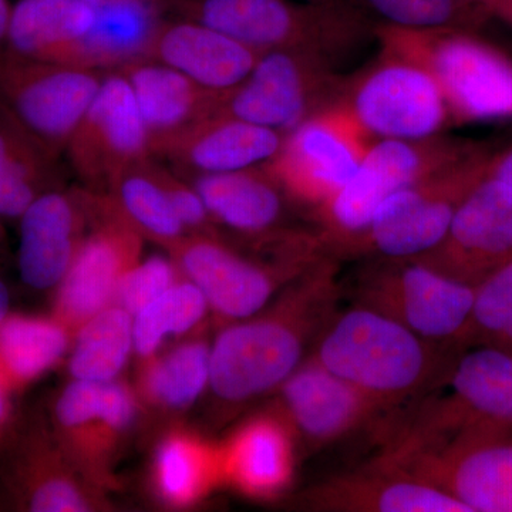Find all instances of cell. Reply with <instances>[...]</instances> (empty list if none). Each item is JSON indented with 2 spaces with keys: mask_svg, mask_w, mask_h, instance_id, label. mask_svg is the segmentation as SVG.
Masks as SVG:
<instances>
[{
  "mask_svg": "<svg viewBox=\"0 0 512 512\" xmlns=\"http://www.w3.org/2000/svg\"><path fill=\"white\" fill-rule=\"evenodd\" d=\"M338 264L322 256L266 308L225 323L211 343L208 392L222 407H241L274 393L311 355L338 312Z\"/></svg>",
  "mask_w": 512,
  "mask_h": 512,
  "instance_id": "6da1fadb",
  "label": "cell"
},
{
  "mask_svg": "<svg viewBox=\"0 0 512 512\" xmlns=\"http://www.w3.org/2000/svg\"><path fill=\"white\" fill-rule=\"evenodd\" d=\"M394 423L383 456L429 453L512 429V353L488 345L468 350L439 372Z\"/></svg>",
  "mask_w": 512,
  "mask_h": 512,
  "instance_id": "7a4b0ae2",
  "label": "cell"
},
{
  "mask_svg": "<svg viewBox=\"0 0 512 512\" xmlns=\"http://www.w3.org/2000/svg\"><path fill=\"white\" fill-rule=\"evenodd\" d=\"M436 343L390 316L355 303L336 312L311 356L387 412L409 404L443 365Z\"/></svg>",
  "mask_w": 512,
  "mask_h": 512,
  "instance_id": "3957f363",
  "label": "cell"
},
{
  "mask_svg": "<svg viewBox=\"0 0 512 512\" xmlns=\"http://www.w3.org/2000/svg\"><path fill=\"white\" fill-rule=\"evenodd\" d=\"M380 49L421 64L436 79L453 124L512 121V59L470 29L409 30L377 23Z\"/></svg>",
  "mask_w": 512,
  "mask_h": 512,
  "instance_id": "277c9868",
  "label": "cell"
},
{
  "mask_svg": "<svg viewBox=\"0 0 512 512\" xmlns=\"http://www.w3.org/2000/svg\"><path fill=\"white\" fill-rule=\"evenodd\" d=\"M184 19L234 37L258 52L308 50L338 60L370 28L365 13L346 0H177Z\"/></svg>",
  "mask_w": 512,
  "mask_h": 512,
  "instance_id": "5b68a950",
  "label": "cell"
},
{
  "mask_svg": "<svg viewBox=\"0 0 512 512\" xmlns=\"http://www.w3.org/2000/svg\"><path fill=\"white\" fill-rule=\"evenodd\" d=\"M476 147L443 136L373 141L348 183L315 211L323 247L348 254L384 200L456 163Z\"/></svg>",
  "mask_w": 512,
  "mask_h": 512,
  "instance_id": "8992f818",
  "label": "cell"
},
{
  "mask_svg": "<svg viewBox=\"0 0 512 512\" xmlns=\"http://www.w3.org/2000/svg\"><path fill=\"white\" fill-rule=\"evenodd\" d=\"M493 151L478 146L456 163L383 201L348 254L420 258L439 247L458 205L488 174Z\"/></svg>",
  "mask_w": 512,
  "mask_h": 512,
  "instance_id": "52a82bcc",
  "label": "cell"
},
{
  "mask_svg": "<svg viewBox=\"0 0 512 512\" xmlns=\"http://www.w3.org/2000/svg\"><path fill=\"white\" fill-rule=\"evenodd\" d=\"M167 252L184 278L200 289L210 311L225 323L261 312L289 282L322 258L305 252L258 258L242 254L222 235H187Z\"/></svg>",
  "mask_w": 512,
  "mask_h": 512,
  "instance_id": "ba28073f",
  "label": "cell"
},
{
  "mask_svg": "<svg viewBox=\"0 0 512 512\" xmlns=\"http://www.w3.org/2000/svg\"><path fill=\"white\" fill-rule=\"evenodd\" d=\"M355 296L421 338L447 343L466 336L474 286L420 259L376 258L357 276Z\"/></svg>",
  "mask_w": 512,
  "mask_h": 512,
  "instance_id": "9c48e42d",
  "label": "cell"
},
{
  "mask_svg": "<svg viewBox=\"0 0 512 512\" xmlns=\"http://www.w3.org/2000/svg\"><path fill=\"white\" fill-rule=\"evenodd\" d=\"M373 141L338 99L286 133L264 168L289 201L315 212L348 183Z\"/></svg>",
  "mask_w": 512,
  "mask_h": 512,
  "instance_id": "30bf717a",
  "label": "cell"
},
{
  "mask_svg": "<svg viewBox=\"0 0 512 512\" xmlns=\"http://www.w3.org/2000/svg\"><path fill=\"white\" fill-rule=\"evenodd\" d=\"M0 505L30 512L100 510L103 491L77 471L57 443L49 417L26 413L0 439Z\"/></svg>",
  "mask_w": 512,
  "mask_h": 512,
  "instance_id": "8fae6325",
  "label": "cell"
},
{
  "mask_svg": "<svg viewBox=\"0 0 512 512\" xmlns=\"http://www.w3.org/2000/svg\"><path fill=\"white\" fill-rule=\"evenodd\" d=\"M340 100L375 140H423L453 126L450 109L426 67L380 49L376 62L346 80Z\"/></svg>",
  "mask_w": 512,
  "mask_h": 512,
  "instance_id": "7c38bea8",
  "label": "cell"
},
{
  "mask_svg": "<svg viewBox=\"0 0 512 512\" xmlns=\"http://www.w3.org/2000/svg\"><path fill=\"white\" fill-rule=\"evenodd\" d=\"M106 73L0 52V109L60 160Z\"/></svg>",
  "mask_w": 512,
  "mask_h": 512,
  "instance_id": "4fadbf2b",
  "label": "cell"
},
{
  "mask_svg": "<svg viewBox=\"0 0 512 512\" xmlns=\"http://www.w3.org/2000/svg\"><path fill=\"white\" fill-rule=\"evenodd\" d=\"M345 83L328 56L308 50H268L259 55L244 82L222 94L217 113L286 134L340 99Z\"/></svg>",
  "mask_w": 512,
  "mask_h": 512,
  "instance_id": "5bb4252c",
  "label": "cell"
},
{
  "mask_svg": "<svg viewBox=\"0 0 512 512\" xmlns=\"http://www.w3.org/2000/svg\"><path fill=\"white\" fill-rule=\"evenodd\" d=\"M94 194L89 234L53 292L52 315L72 335L87 320L113 305L121 278L143 258L146 242L106 192Z\"/></svg>",
  "mask_w": 512,
  "mask_h": 512,
  "instance_id": "9a60e30c",
  "label": "cell"
},
{
  "mask_svg": "<svg viewBox=\"0 0 512 512\" xmlns=\"http://www.w3.org/2000/svg\"><path fill=\"white\" fill-rule=\"evenodd\" d=\"M64 157L84 188L104 192L130 165L153 157L150 136L126 77L104 74L89 109L73 131Z\"/></svg>",
  "mask_w": 512,
  "mask_h": 512,
  "instance_id": "2e32d148",
  "label": "cell"
},
{
  "mask_svg": "<svg viewBox=\"0 0 512 512\" xmlns=\"http://www.w3.org/2000/svg\"><path fill=\"white\" fill-rule=\"evenodd\" d=\"M511 258L512 187L488 173L458 205L439 247L414 259L474 286Z\"/></svg>",
  "mask_w": 512,
  "mask_h": 512,
  "instance_id": "e0dca14e",
  "label": "cell"
},
{
  "mask_svg": "<svg viewBox=\"0 0 512 512\" xmlns=\"http://www.w3.org/2000/svg\"><path fill=\"white\" fill-rule=\"evenodd\" d=\"M94 191L67 188L37 197L19 218L16 265L20 281L36 292H55L89 234Z\"/></svg>",
  "mask_w": 512,
  "mask_h": 512,
  "instance_id": "ac0fdd59",
  "label": "cell"
},
{
  "mask_svg": "<svg viewBox=\"0 0 512 512\" xmlns=\"http://www.w3.org/2000/svg\"><path fill=\"white\" fill-rule=\"evenodd\" d=\"M379 460L436 485L468 512H512V441L504 436Z\"/></svg>",
  "mask_w": 512,
  "mask_h": 512,
  "instance_id": "d6986e66",
  "label": "cell"
},
{
  "mask_svg": "<svg viewBox=\"0 0 512 512\" xmlns=\"http://www.w3.org/2000/svg\"><path fill=\"white\" fill-rule=\"evenodd\" d=\"M279 393L278 413L295 439L323 447L348 437L376 419L382 407L311 355L292 373Z\"/></svg>",
  "mask_w": 512,
  "mask_h": 512,
  "instance_id": "ffe728a7",
  "label": "cell"
},
{
  "mask_svg": "<svg viewBox=\"0 0 512 512\" xmlns=\"http://www.w3.org/2000/svg\"><path fill=\"white\" fill-rule=\"evenodd\" d=\"M285 134L231 114L214 113L154 151L184 177L264 167L281 150Z\"/></svg>",
  "mask_w": 512,
  "mask_h": 512,
  "instance_id": "44dd1931",
  "label": "cell"
},
{
  "mask_svg": "<svg viewBox=\"0 0 512 512\" xmlns=\"http://www.w3.org/2000/svg\"><path fill=\"white\" fill-rule=\"evenodd\" d=\"M306 510L329 512H468L446 491L377 460L356 473L333 477L301 497Z\"/></svg>",
  "mask_w": 512,
  "mask_h": 512,
  "instance_id": "7402d4cb",
  "label": "cell"
},
{
  "mask_svg": "<svg viewBox=\"0 0 512 512\" xmlns=\"http://www.w3.org/2000/svg\"><path fill=\"white\" fill-rule=\"evenodd\" d=\"M259 55L258 50L220 30L183 18L164 20L147 59L173 67L202 89L225 94L247 79Z\"/></svg>",
  "mask_w": 512,
  "mask_h": 512,
  "instance_id": "603a6c76",
  "label": "cell"
},
{
  "mask_svg": "<svg viewBox=\"0 0 512 512\" xmlns=\"http://www.w3.org/2000/svg\"><path fill=\"white\" fill-rule=\"evenodd\" d=\"M295 434L278 413L245 420L220 444L222 483L251 498H274L295 474Z\"/></svg>",
  "mask_w": 512,
  "mask_h": 512,
  "instance_id": "cb8c5ba5",
  "label": "cell"
},
{
  "mask_svg": "<svg viewBox=\"0 0 512 512\" xmlns=\"http://www.w3.org/2000/svg\"><path fill=\"white\" fill-rule=\"evenodd\" d=\"M167 0H104L92 29L52 62L107 73L147 59Z\"/></svg>",
  "mask_w": 512,
  "mask_h": 512,
  "instance_id": "d4e9b609",
  "label": "cell"
},
{
  "mask_svg": "<svg viewBox=\"0 0 512 512\" xmlns=\"http://www.w3.org/2000/svg\"><path fill=\"white\" fill-rule=\"evenodd\" d=\"M117 72L130 84L153 154L185 128L217 113L222 94L202 89L167 64L143 59Z\"/></svg>",
  "mask_w": 512,
  "mask_h": 512,
  "instance_id": "484cf974",
  "label": "cell"
},
{
  "mask_svg": "<svg viewBox=\"0 0 512 512\" xmlns=\"http://www.w3.org/2000/svg\"><path fill=\"white\" fill-rule=\"evenodd\" d=\"M185 178L201 195L218 228L251 241L285 231L279 225L288 198L264 167Z\"/></svg>",
  "mask_w": 512,
  "mask_h": 512,
  "instance_id": "4316f807",
  "label": "cell"
},
{
  "mask_svg": "<svg viewBox=\"0 0 512 512\" xmlns=\"http://www.w3.org/2000/svg\"><path fill=\"white\" fill-rule=\"evenodd\" d=\"M218 484H224L220 444L184 427L161 437L151 463V485L161 504L194 507Z\"/></svg>",
  "mask_w": 512,
  "mask_h": 512,
  "instance_id": "83f0119b",
  "label": "cell"
},
{
  "mask_svg": "<svg viewBox=\"0 0 512 512\" xmlns=\"http://www.w3.org/2000/svg\"><path fill=\"white\" fill-rule=\"evenodd\" d=\"M101 384L70 380L57 393L47 417L64 454L90 484L104 493L117 484L100 441Z\"/></svg>",
  "mask_w": 512,
  "mask_h": 512,
  "instance_id": "f1b7e54d",
  "label": "cell"
},
{
  "mask_svg": "<svg viewBox=\"0 0 512 512\" xmlns=\"http://www.w3.org/2000/svg\"><path fill=\"white\" fill-rule=\"evenodd\" d=\"M211 343L201 336L141 360L136 393L140 404L167 414L191 409L210 386Z\"/></svg>",
  "mask_w": 512,
  "mask_h": 512,
  "instance_id": "f546056e",
  "label": "cell"
},
{
  "mask_svg": "<svg viewBox=\"0 0 512 512\" xmlns=\"http://www.w3.org/2000/svg\"><path fill=\"white\" fill-rule=\"evenodd\" d=\"M73 335L55 316L10 312L0 328V382L15 394L69 355Z\"/></svg>",
  "mask_w": 512,
  "mask_h": 512,
  "instance_id": "4dcf8cb0",
  "label": "cell"
},
{
  "mask_svg": "<svg viewBox=\"0 0 512 512\" xmlns=\"http://www.w3.org/2000/svg\"><path fill=\"white\" fill-rule=\"evenodd\" d=\"M96 18V5L84 0H18L10 16L6 49L52 62L60 50L86 35Z\"/></svg>",
  "mask_w": 512,
  "mask_h": 512,
  "instance_id": "1f68e13d",
  "label": "cell"
},
{
  "mask_svg": "<svg viewBox=\"0 0 512 512\" xmlns=\"http://www.w3.org/2000/svg\"><path fill=\"white\" fill-rule=\"evenodd\" d=\"M59 163L0 109V220L19 221L37 197L64 187Z\"/></svg>",
  "mask_w": 512,
  "mask_h": 512,
  "instance_id": "d6a6232c",
  "label": "cell"
},
{
  "mask_svg": "<svg viewBox=\"0 0 512 512\" xmlns=\"http://www.w3.org/2000/svg\"><path fill=\"white\" fill-rule=\"evenodd\" d=\"M133 353V315L120 306L110 305L74 333L69 375L80 382H113L120 379Z\"/></svg>",
  "mask_w": 512,
  "mask_h": 512,
  "instance_id": "836d02e7",
  "label": "cell"
},
{
  "mask_svg": "<svg viewBox=\"0 0 512 512\" xmlns=\"http://www.w3.org/2000/svg\"><path fill=\"white\" fill-rule=\"evenodd\" d=\"M104 192L147 241L168 251L187 237L184 225L154 174L153 157L121 171Z\"/></svg>",
  "mask_w": 512,
  "mask_h": 512,
  "instance_id": "e575fe53",
  "label": "cell"
},
{
  "mask_svg": "<svg viewBox=\"0 0 512 512\" xmlns=\"http://www.w3.org/2000/svg\"><path fill=\"white\" fill-rule=\"evenodd\" d=\"M210 312L200 289L183 276L133 316L134 353L140 360L157 355L168 339L188 335Z\"/></svg>",
  "mask_w": 512,
  "mask_h": 512,
  "instance_id": "d590c367",
  "label": "cell"
},
{
  "mask_svg": "<svg viewBox=\"0 0 512 512\" xmlns=\"http://www.w3.org/2000/svg\"><path fill=\"white\" fill-rule=\"evenodd\" d=\"M382 25L409 30L470 29L487 15L483 6L468 0H362Z\"/></svg>",
  "mask_w": 512,
  "mask_h": 512,
  "instance_id": "8d00e7d4",
  "label": "cell"
},
{
  "mask_svg": "<svg viewBox=\"0 0 512 512\" xmlns=\"http://www.w3.org/2000/svg\"><path fill=\"white\" fill-rule=\"evenodd\" d=\"M471 330L493 339L497 346L512 345V258L474 285Z\"/></svg>",
  "mask_w": 512,
  "mask_h": 512,
  "instance_id": "74e56055",
  "label": "cell"
},
{
  "mask_svg": "<svg viewBox=\"0 0 512 512\" xmlns=\"http://www.w3.org/2000/svg\"><path fill=\"white\" fill-rule=\"evenodd\" d=\"M181 278L183 274L170 255L143 256L121 278L113 305L134 316Z\"/></svg>",
  "mask_w": 512,
  "mask_h": 512,
  "instance_id": "f35d334b",
  "label": "cell"
},
{
  "mask_svg": "<svg viewBox=\"0 0 512 512\" xmlns=\"http://www.w3.org/2000/svg\"><path fill=\"white\" fill-rule=\"evenodd\" d=\"M153 171L188 235H211V237L221 235L220 228L212 221L201 195L195 190L190 180L177 173L174 168L161 164L154 157Z\"/></svg>",
  "mask_w": 512,
  "mask_h": 512,
  "instance_id": "ab89813d",
  "label": "cell"
},
{
  "mask_svg": "<svg viewBox=\"0 0 512 512\" xmlns=\"http://www.w3.org/2000/svg\"><path fill=\"white\" fill-rule=\"evenodd\" d=\"M488 173L512 187V147L493 154Z\"/></svg>",
  "mask_w": 512,
  "mask_h": 512,
  "instance_id": "60d3db41",
  "label": "cell"
},
{
  "mask_svg": "<svg viewBox=\"0 0 512 512\" xmlns=\"http://www.w3.org/2000/svg\"><path fill=\"white\" fill-rule=\"evenodd\" d=\"M483 8L488 16H493L512 29V0H487Z\"/></svg>",
  "mask_w": 512,
  "mask_h": 512,
  "instance_id": "b9f144b4",
  "label": "cell"
},
{
  "mask_svg": "<svg viewBox=\"0 0 512 512\" xmlns=\"http://www.w3.org/2000/svg\"><path fill=\"white\" fill-rule=\"evenodd\" d=\"M12 393L6 389L5 384L0 382V439L8 429L10 421L13 420L12 404H10Z\"/></svg>",
  "mask_w": 512,
  "mask_h": 512,
  "instance_id": "7bdbcfd3",
  "label": "cell"
},
{
  "mask_svg": "<svg viewBox=\"0 0 512 512\" xmlns=\"http://www.w3.org/2000/svg\"><path fill=\"white\" fill-rule=\"evenodd\" d=\"M12 3L9 0H0V52L6 47L10 25V16H12Z\"/></svg>",
  "mask_w": 512,
  "mask_h": 512,
  "instance_id": "ee69618b",
  "label": "cell"
},
{
  "mask_svg": "<svg viewBox=\"0 0 512 512\" xmlns=\"http://www.w3.org/2000/svg\"><path fill=\"white\" fill-rule=\"evenodd\" d=\"M2 261V259H0ZM10 289L6 284L5 278H3L2 272H0V328H2L3 322L8 318L10 313Z\"/></svg>",
  "mask_w": 512,
  "mask_h": 512,
  "instance_id": "f6af8a7d",
  "label": "cell"
},
{
  "mask_svg": "<svg viewBox=\"0 0 512 512\" xmlns=\"http://www.w3.org/2000/svg\"><path fill=\"white\" fill-rule=\"evenodd\" d=\"M8 251V234H6L5 224L0 220V259L6 255Z\"/></svg>",
  "mask_w": 512,
  "mask_h": 512,
  "instance_id": "bcb514c9",
  "label": "cell"
},
{
  "mask_svg": "<svg viewBox=\"0 0 512 512\" xmlns=\"http://www.w3.org/2000/svg\"><path fill=\"white\" fill-rule=\"evenodd\" d=\"M468 2H471V3H476V5H480V6H483L485 2H487V0H468ZM484 9V8H483Z\"/></svg>",
  "mask_w": 512,
  "mask_h": 512,
  "instance_id": "7dc6e473",
  "label": "cell"
},
{
  "mask_svg": "<svg viewBox=\"0 0 512 512\" xmlns=\"http://www.w3.org/2000/svg\"><path fill=\"white\" fill-rule=\"evenodd\" d=\"M84 2L93 3V5H99V3L104 2V0H84Z\"/></svg>",
  "mask_w": 512,
  "mask_h": 512,
  "instance_id": "c3c4849f",
  "label": "cell"
}]
</instances>
